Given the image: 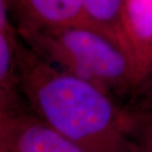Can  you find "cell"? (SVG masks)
Returning <instances> with one entry per match:
<instances>
[{
    "label": "cell",
    "mask_w": 152,
    "mask_h": 152,
    "mask_svg": "<svg viewBox=\"0 0 152 152\" xmlns=\"http://www.w3.org/2000/svg\"><path fill=\"white\" fill-rule=\"evenodd\" d=\"M16 31L0 29V86L17 88L16 85Z\"/></svg>",
    "instance_id": "52a82bcc"
},
{
    "label": "cell",
    "mask_w": 152,
    "mask_h": 152,
    "mask_svg": "<svg viewBox=\"0 0 152 152\" xmlns=\"http://www.w3.org/2000/svg\"><path fill=\"white\" fill-rule=\"evenodd\" d=\"M23 98L17 88L0 86V116L22 105Z\"/></svg>",
    "instance_id": "9c48e42d"
},
{
    "label": "cell",
    "mask_w": 152,
    "mask_h": 152,
    "mask_svg": "<svg viewBox=\"0 0 152 152\" xmlns=\"http://www.w3.org/2000/svg\"><path fill=\"white\" fill-rule=\"evenodd\" d=\"M9 5L7 0H0V29L5 31H16L9 20Z\"/></svg>",
    "instance_id": "30bf717a"
},
{
    "label": "cell",
    "mask_w": 152,
    "mask_h": 152,
    "mask_svg": "<svg viewBox=\"0 0 152 152\" xmlns=\"http://www.w3.org/2000/svg\"><path fill=\"white\" fill-rule=\"evenodd\" d=\"M17 34L40 59L94 84L123 106L140 80L127 44L90 22L53 30L19 28Z\"/></svg>",
    "instance_id": "7a4b0ae2"
},
{
    "label": "cell",
    "mask_w": 152,
    "mask_h": 152,
    "mask_svg": "<svg viewBox=\"0 0 152 152\" xmlns=\"http://www.w3.org/2000/svg\"><path fill=\"white\" fill-rule=\"evenodd\" d=\"M126 1L127 0H83L88 22L115 35L130 48L124 29Z\"/></svg>",
    "instance_id": "5b68a950"
},
{
    "label": "cell",
    "mask_w": 152,
    "mask_h": 152,
    "mask_svg": "<svg viewBox=\"0 0 152 152\" xmlns=\"http://www.w3.org/2000/svg\"><path fill=\"white\" fill-rule=\"evenodd\" d=\"M124 107L131 112L152 113V66L140 79Z\"/></svg>",
    "instance_id": "ba28073f"
},
{
    "label": "cell",
    "mask_w": 152,
    "mask_h": 152,
    "mask_svg": "<svg viewBox=\"0 0 152 152\" xmlns=\"http://www.w3.org/2000/svg\"><path fill=\"white\" fill-rule=\"evenodd\" d=\"M16 29L53 30L88 22L83 0H7Z\"/></svg>",
    "instance_id": "277c9868"
},
{
    "label": "cell",
    "mask_w": 152,
    "mask_h": 152,
    "mask_svg": "<svg viewBox=\"0 0 152 152\" xmlns=\"http://www.w3.org/2000/svg\"><path fill=\"white\" fill-rule=\"evenodd\" d=\"M16 85L44 125L86 152H125L128 110L94 84L51 65L18 36Z\"/></svg>",
    "instance_id": "6da1fadb"
},
{
    "label": "cell",
    "mask_w": 152,
    "mask_h": 152,
    "mask_svg": "<svg viewBox=\"0 0 152 152\" xmlns=\"http://www.w3.org/2000/svg\"><path fill=\"white\" fill-rule=\"evenodd\" d=\"M0 152H86L20 105L0 116Z\"/></svg>",
    "instance_id": "3957f363"
},
{
    "label": "cell",
    "mask_w": 152,
    "mask_h": 152,
    "mask_svg": "<svg viewBox=\"0 0 152 152\" xmlns=\"http://www.w3.org/2000/svg\"><path fill=\"white\" fill-rule=\"evenodd\" d=\"M128 112L125 152H152V113Z\"/></svg>",
    "instance_id": "8992f818"
}]
</instances>
